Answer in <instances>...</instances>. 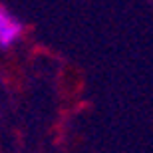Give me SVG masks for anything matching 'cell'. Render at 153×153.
I'll return each instance as SVG.
<instances>
[{"instance_id":"6da1fadb","label":"cell","mask_w":153,"mask_h":153,"mask_svg":"<svg viewBox=\"0 0 153 153\" xmlns=\"http://www.w3.org/2000/svg\"><path fill=\"white\" fill-rule=\"evenodd\" d=\"M24 24L12 14L6 6L0 4V48H10L22 36Z\"/></svg>"}]
</instances>
